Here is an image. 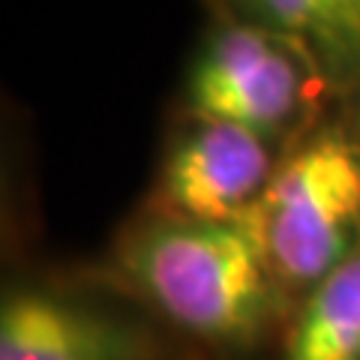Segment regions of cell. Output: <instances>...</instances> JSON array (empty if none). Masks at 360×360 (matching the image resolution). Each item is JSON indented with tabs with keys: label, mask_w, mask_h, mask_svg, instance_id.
<instances>
[{
	"label": "cell",
	"mask_w": 360,
	"mask_h": 360,
	"mask_svg": "<svg viewBox=\"0 0 360 360\" xmlns=\"http://www.w3.org/2000/svg\"><path fill=\"white\" fill-rule=\"evenodd\" d=\"M246 225L262 243L285 295H307L360 250V139L321 127L303 139L274 177Z\"/></svg>",
	"instance_id": "7a4b0ae2"
},
{
	"label": "cell",
	"mask_w": 360,
	"mask_h": 360,
	"mask_svg": "<svg viewBox=\"0 0 360 360\" xmlns=\"http://www.w3.org/2000/svg\"><path fill=\"white\" fill-rule=\"evenodd\" d=\"M274 141L219 120H195L165 156L160 213L205 222H234L255 207L276 172Z\"/></svg>",
	"instance_id": "277c9868"
},
{
	"label": "cell",
	"mask_w": 360,
	"mask_h": 360,
	"mask_svg": "<svg viewBox=\"0 0 360 360\" xmlns=\"http://www.w3.org/2000/svg\"><path fill=\"white\" fill-rule=\"evenodd\" d=\"M115 267L168 324L229 352L262 345L288 297L246 219L156 213L120 243Z\"/></svg>",
	"instance_id": "6da1fadb"
},
{
	"label": "cell",
	"mask_w": 360,
	"mask_h": 360,
	"mask_svg": "<svg viewBox=\"0 0 360 360\" xmlns=\"http://www.w3.org/2000/svg\"><path fill=\"white\" fill-rule=\"evenodd\" d=\"M321 87L307 60L255 21L213 30L186 78L193 120H219L276 141L297 127L309 87Z\"/></svg>",
	"instance_id": "3957f363"
},
{
	"label": "cell",
	"mask_w": 360,
	"mask_h": 360,
	"mask_svg": "<svg viewBox=\"0 0 360 360\" xmlns=\"http://www.w3.org/2000/svg\"><path fill=\"white\" fill-rule=\"evenodd\" d=\"M283 360H360V250L303 295Z\"/></svg>",
	"instance_id": "52a82bcc"
},
{
	"label": "cell",
	"mask_w": 360,
	"mask_h": 360,
	"mask_svg": "<svg viewBox=\"0 0 360 360\" xmlns=\"http://www.w3.org/2000/svg\"><path fill=\"white\" fill-rule=\"evenodd\" d=\"M357 94V139H360V90H354Z\"/></svg>",
	"instance_id": "ba28073f"
},
{
	"label": "cell",
	"mask_w": 360,
	"mask_h": 360,
	"mask_svg": "<svg viewBox=\"0 0 360 360\" xmlns=\"http://www.w3.org/2000/svg\"><path fill=\"white\" fill-rule=\"evenodd\" d=\"M144 324L99 303L39 285H15L0 300V360H153Z\"/></svg>",
	"instance_id": "5b68a950"
},
{
	"label": "cell",
	"mask_w": 360,
	"mask_h": 360,
	"mask_svg": "<svg viewBox=\"0 0 360 360\" xmlns=\"http://www.w3.org/2000/svg\"><path fill=\"white\" fill-rule=\"evenodd\" d=\"M295 49L321 87L360 90V0H238Z\"/></svg>",
	"instance_id": "8992f818"
}]
</instances>
